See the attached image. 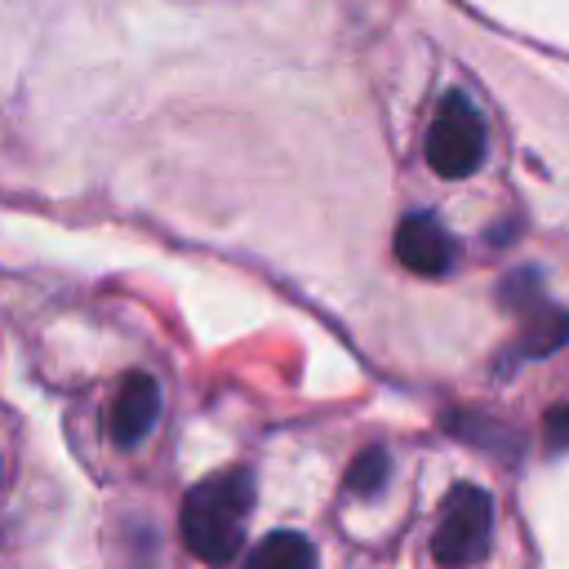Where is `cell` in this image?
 <instances>
[{
  "mask_svg": "<svg viewBox=\"0 0 569 569\" xmlns=\"http://www.w3.org/2000/svg\"><path fill=\"white\" fill-rule=\"evenodd\" d=\"M253 511V476L227 467L182 498V542L204 565H227L244 547V516Z\"/></svg>",
  "mask_w": 569,
  "mask_h": 569,
  "instance_id": "cell-1",
  "label": "cell"
},
{
  "mask_svg": "<svg viewBox=\"0 0 569 569\" xmlns=\"http://www.w3.org/2000/svg\"><path fill=\"white\" fill-rule=\"evenodd\" d=\"M489 533H493V498L480 485H453L431 538V556L445 569H467L485 560Z\"/></svg>",
  "mask_w": 569,
  "mask_h": 569,
  "instance_id": "cell-2",
  "label": "cell"
},
{
  "mask_svg": "<svg viewBox=\"0 0 569 569\" xmlns=\"http://www.w3.org/2000/svg\"><path fill=\"white\" fill-rule=\"evenodd\" d=\"M485 160V120L462 93H445L427 129V164L440 178H467Z\"/></svg>",
  "mask_w": 569,
  "mask_h": 569,
  "instance_id": "cell-3",
  "label": "cell"
},
{
  "mask_svg": "<svg viewBox=\"0 0 569 569\" xmlns=\"http://www.w3.org/2000/svg\"><path fill=\"white\" fill-rule=\"evenodd\" d=\"M396 258L418 276H445L453 267V236L427 209L405 213L396 227Z\"/></svg>",
  "mask_w": 569,
  "mask_h": 569,
  "instance_id": "cell-4",
  "label": "cell"
},
{
  "mask_svg": "<svg viewBox=\"0 0 569 569\" xmlns=\"http://www.w3.org/2000/svg\"><path fill=\"white\" fill-rule=\"evenodd\" d=\"M160 418V387L151 373H129L111 400V413H107V431L120 449H133L142 445V436L156 427Z\"/></svg>",
  "mask_w": 569,
  "mask_h": 569,
  "instance_id": "cell-5",
  "label": "cell"
},
{
  "mask_svg": "<svg viewBox=\"0 0 569 569\" xmlns=\"http://www.w3.org/2000/svg\"><path fill=\"white\" fill-rule=\"evenodd\" d=\"M516 316H520V338H516V356L520 360H542V356H551V351H560L569 342V311L551 307L547 298L529 302Z\"/></svg>",
  "mask_w": 569,
  "mask_h": 569,
  "instance_id": "cell-6",
  "label": "cell"
},
{
  "mask_svg": "<svg viewBox=\"0 0 569 569\" xmlns=\"http://www.w3.org/2000/svg\"><path fill=\"white\" fill-rule=\"evenodd\" d=\"M244 569H316V551H311V542H307L302 533L276 529V533H267V538L249 551Z\"/></svg>",
  "mask_w": 569,
  "mask_h": 569,
  "instance_id": "cell-7",
  "label": "cell"
},
{
  "mask_svg": "<svg viewBox=\"0 0 569 569\" xmlns=\"http://www.w3.org/2000/svg\"><path fill=\"white\" fill-rule=\"evenodd\" d=\"M387 471H391V462H387V449H365V453H356V462H351V471H347V489H356V493H365V498H373L382 485H387Z\"/></svg>",
  "mask_w": 569,
  "mask_h": 569,
  "instance_id": "cell-8",
  "label": "cell"
},
{
  "mask_svg": "<svg viewBox=\"0 0 569 569\" xmlns=\"http://www.w3.org/2000/svg\"><path fill=\"white\" fill-rule=\"evenodd\" d=\"M547 436H551V445H569V405L547 413Z\"/></svg>",
  "mask_w": 569,
  "mask_h": 569,
  "instance_id": "cell-9",
  "label": "cell"
}]
</instances>
